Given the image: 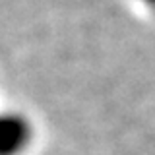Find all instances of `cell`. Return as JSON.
Wrapping results in <instances>:
<instances>
[{"label":"cell","mask_w":155,"mask_h":155,"mask_svg":"<svg viewBox=\"0 0 155 155\" xmlns=\"http://www.w3.org/2000/svg\"><path fill=\"white\" fill-rule=\"evenodd\" d=\"M33 138V126L18 110H0V155H21Z\"/></svg>","instance_id":"cell-1"},{"label":"cell","mask_w":155,"mask_h":155,"mask_svg":"<svg viewBox=\"0 0 155 155\" xmlns=\"http://www.w3.org/2000/svg\"><path fill=\"white\" fill-rule=\"evenodd\" d=\"M143 2H147V4H155V0H143Z\"/></svg>","instance_id":"cell-2"}]
</instances>
